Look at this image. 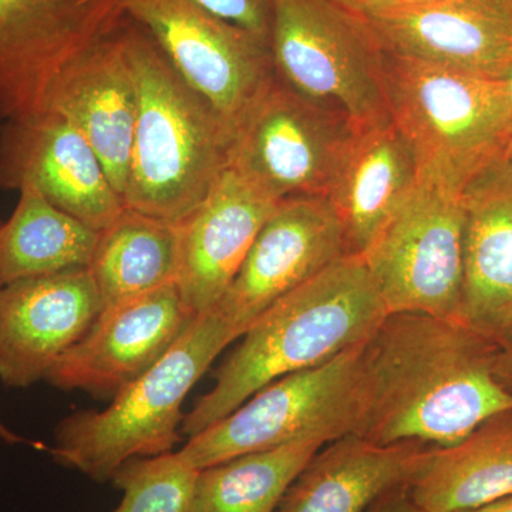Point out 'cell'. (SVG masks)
<instances>
[{
  "label": "cell",
  "mask_w": 512,
  "mask_h": 512,
  "mask_svg": "<svg viewBox=\"0 0 512 512\" xmlns=\"http://www.w3.org/2000/svg\"><path fill=\"white\" fill-rule=\"evenodd\" d=\"M409 491L426 512L476 510L512 494V410L454 446L433 447Z\"/></svg>",
  "instance_id": "cell-22"
},
{
  "label": "cell",
  "mask_w": 512,
  "mask_h": 512,
  "mask_svg": "<svg viewBox=\"0 0 512 512\" xmlns=\"http://www.w3.org/2000/svg\"><path fill=\"white\" fill-rule=\"evenodd\" d=\"M498 163H501L504 165L507 170H510L512 173V140L511 143L508 144L507 150H505L503 158H501Z\"/></svg>",
  "instance_id": "cell-34"
},
{
  "label": "cell",
  "mask_w": 512,
  "mask_h": 512,
  "mask_svg": "<svg viewBox=\"0 0 512 512\" xmlns=\"http://www.w3.org/2000/svg\"><path fill=\"white\" fill-rule=\"evenodd\" d=\"M239 339L215 309L192 320L167 355L104 410H83L57 426L50 456L96 483L134 458L171 453L181 440L183 404L229 343Z\"/></svg>",
  "instance_id": "cell-4"
},
{
  "label": "cell",
  "mask_w": 512,
  "mask_h": 512,
  "mask_svg": "<svg viewBox=\"0 0 512 512\" xmlns=\"http://www.w3.org/2000/svg\"><path fill=\"white\" fill-rule=\"evenodd\" d=\"M366 512H426L414 503L410 495L409 485L394 488L390 493L384 494Z\"/></svg>",
  "instance_id": "cell-28"
},
{
  "label": "cell",
  "mask_w": 512,
  "mask_h": 512,
  "mask_svg": "<svg viewBox=\"0 0 512 512\" xmlns=\"http://www.w3.org/2000/svg\"><path fill=\"white\" fill-rule=\"evenodd\" d=\"M501 346H512V326L511 329L508 330L507 335L504 336Z\"/></svg>",
  "instance_id": "cell-36"
},
{
  "label": "cell",
  "mask_w": 512,
  "mask_h": 512,
  "mask_svg": "<svg viewBox=\"0 0 512 512\" xmlns=\"http://www.w3.org/2000/svg\"><path fill=\"white\" fill-rule=\"evenodd\" d=\"M127 16L153 36L184 82L232 130L275 79L271 45L194 0H123Z\"/></svg>",
  "instance_id": "cell-10"
},
{
  "label": "cell",
  "mask_w": 512,
  "mask_h": 512,
  "mask_svg": "<svg viewBox=\"0 0 512 512\" xmlns=\"http://www.w3.org/2000/svg\"><path fill=\"white\" fill-rule=\"evenodd\" d=\"M350 254L345 229L325 197L279 202L215 311L238 338L285 295Z\"/></svg>",
  "instance_id": "cell-12"
},
{
  "label": "cell",
  "mask_w": 512,
  "mask_h": 512,
  "mask_svg": "<svg viewBox=\"0 0 512 512\" xmlns=\"http://www.w3.org/2000/svg\"><path fill=\"white\" fill-rule=\"evenodd\" d=\"M25 183L97 232L126 208L86 138L57 114L0 123V187Z\"/></svg>",
  "instance_id": "cell-16"
},
{
  "label": "cell",
  "mask_w": 512,
  "mask_h": 512,
  "mask_svg": "<svg viewBox=\"0 0 512 512\" xmlns=\"http://www.w3.org/2000/svg\"><path fill=\"white\" fill-rule=\"evenodd\" d=\"M366 343V342H365ZM363 345L261 390L191 437L178 453L195 470L302 439L356 434L363 410Z\"/></svg>",
  "instance_id": "cell-7"
},
{
  "label": "cell",
  "mask_w": 512,
  "mask_h": 512,
  "mask_svg": "<svg viewBox=\"0 0 512 512\" xmlns=\"http://www.w3.org/2000/svg\"><path fill=\"white\" fill-rule=\"evenodd\" d=\"M197 476L178 451L134 458L111 478L123 493L113 512H195Z\"/></svg>",
  "instance_id": "cell-26"
},
{
  "label": "cell",
  "mask_w": 512,
  "mask_h": 512,
  "mask_svg": "<svg viewBox=\"0 0 512 512\" xmlns=\"http://www.w3.org/2000/svg\"><path fill=\"white\" fill-rule=\"evenodd\" d=\"M352 134L342 111L275 76L235 127L228 167L278 201L326 198Z\"/></svg>",
  "instance_id": "cell-9"
},
{
  "label": "cell",
  "mask_w": 512,
  "mask_h": 512,
  "mask_svg": "<svg viewBox=\"0 0 512 512\" xmlns=\"http://www.w3.org/2000/svg\"><path fill=\"white\" fill-rule=\"evenodd\" d=\"M18 191L15 211L0 224V284L89 268L99 232L57 208L35 185Z\"/></svg>",
  "instance_id": "cell-24"
},
{
  "label": "cell",
  "mask_w": 512,
  "mask_h": 512,
  "mask_svg": "<svg viewBox=\"0 0 512 512\" xmlns=\"http://www.w3.org/2000/svg\"><path fill=\"white\" fill-rule=\"evenodd\" d=\"M123 33L138 100L124 207L180 224L227 170L234 130L140 23L124 16Z\"/></svg>",
  "instance_id": "cell-3"
},
{
  "label": "cell",
  "mask_w": 512,
  "mask_h": 512,
  "mask_svg": "<svg viewBox=\"0 0 512 512\" xmlns=\"http://www.w3.org/2000/svg\"><path fill=\"white\" fill-rule=\"evenodd\" d=\"M382 6L393 5V3H410V2H421V0H380Z\"/></svg>",
  "instance_id": "cell-35"
},
{
  "label": "cell",
  "mask_w": 512,
  "mask_h": 512,
  "mask_svg": "<svg viewBox=\"0 0 512 512\" xmlns=\"http://www.w3.org/2000/svg\"><path fill=\"white\" fill-rule=\"evenodd\" d=\"M123 20L66 66L50 93L46 113L63 117L82 133L121 198L138 107Z\"/></svg>",
  "instance_id": "cell-17"
},
{
  "label": "cell",
  "mask_w": 512,
  "mask_h": 512,
  "mask_svg": "<svg viewBox=\"0 0 512 512\" xmlns=\"http://www.w3.org/2000/svg\"><path fill=\"white\" fill-rule=\"evenodd\" d=\"M464 276L458 320L503 343L512 326V173L497 163L464 191Z\"/></svg>",
  "instance_id": "cell-19"
},
{
  "label": "cell",
  "mask_w": 512,
  "mask_h": 512,
  "mask_svg": "<svg viewBox=\"0 0 512 512\" xmlns=\"http://www.w3.org/2000/svg\"><path fill=\"white\" fill-rule=\"evenodd\" d=\"M463 188L420 171L419 180L362 254L389 313L458 320L464 276Z\"/></svg>",
  "instance_id": "cell-8"
},
{
  "label": "cell",
  "mask_w": 512,
  "mask_h": 512,
  "mask_svg": "<svg viewBox=\"0 0 512 512\" xmlns=\"http://www.w3.org/2000/svg\"><path fill=\"white\" fill-rule=\"evenodd\" d=\"M493 372L497 382L512 394V346H501L495 353Z\"/></svg>",
  "instance_id": "cell-29"
},
{
  "label": "cell",
  "mask_w": 512,
  "mask_h": 512,
  "mask_svg": "<svg viewBox=\"0 0 512 512\" xmlns=\"http://www.w3.org/2000/svg\"><path fill=\"white\" fill-rule=\"evenodd\" d=\"M386 83L390 119L420 171L466 190L503 158L512 140L503 77L386 52Z\"/></svg>",
  "instance_id": "cell-5"
},
{
  "label": "cell",
  "mask_w": 512,
  "mask_h": 512,
  "mask_svg": "<svg viewBox=\"0 0 512 512\" xmlns=\"http://www.w3.org/2000/svg\"><path fill=\"white\" fill-rule=\"evenodd\" d=\"M218 18L248 30L269 43L272 0H194Z\"/></svg>",
  "instance_id": "cell-27"
},
{
  "label": "cell",
  "mask_w": 512,
  "mask_h": 512,
  "mask_svg": "<svg viewBox=\"0 0 512 512\" xmlns=\"http://www.w3.org/2000/svg\"><path fill=\"white\" fill-rule=\"evenodd\" d=\"M511 2H512V0H511Z\"/></svg>",
  "instance_id": "cell-37"
},
{
  "label": "cell",
  "mask_w": 512,
  "mask_h": 512,
  "mask_svg": "<svg viewBox=\"0 0 512 512\" xmlns=\"http://www.w3.org/2000/svg\"><path fill=\"white\" fill-rule=\"evenodd\" d=\"M3 288V285L0 284V289ZM0 441L5 444H9V446H15V444H25L28 443V440L23 439L22 436H19L18 433H15L12 429H9L3 420L0 419Z\"/></svg>",
  "instance_id": "cell-32"
},
{
  "label": "cell",
  "mask_w": 512,
  "mask_h": 512,
  "mask_svg": "<svg viewBox=\"0 0 512 512\" xmlns=\"http://www.w3.org/2000/svg\"><path fill=\"white\" fill-rule=\"evenodd\" d=\"M197 316L175 282L101 309L83 338L50 369L46 382L63 392L113 399L167 355Z\"/></svg>",
  "instance_id": "cell-13"
},
{
  "label": "cell",
  "mask_w": 512,
  "mask_h": 512,
  "mask_svg": "<svg viewBox=\"0 0 512 512\" xmlns=\"http://www.w3.org/2000/svg\"><path fill=\"white\" fill-rule=\"evenodd\" d=\"M124 15L123 0H0V123L45 116L66 66Z\"/></svg>",
  "instance_id": "cell-11"
},
{
  "label": "cell",
  "mask_w": 512,
  "mask_h": 512,
  "mask_svg": "<svg viewBox=\"0 0 512 512\" xmlns=\"http://www.w3.org/2000/svg\"><path fill=\"white\" fill-rule=\"evenodd\" d=\"M180 224L124 208L99 232L89 269L101 309L177 281Z\"/></svg>",
  "instance_id": "cell-23"
},
{
  "label": "cell",
  "mask_w": 512,
  "mask_h": 512,
  "mask_svg": "<svg viewBox=\"0 0 512 512\" xmlns=\"http://www.w3.org/2000/svg\"><path fill=\"white\" fill-rule=\"evenodd\" d=\"M463 512H512V494L500 498L494 503L484 505V507L476 508V510Z\"/></svg>",
  "instance_id": "cell-31"
},
{
  "label": "cell",
  "mask_w": 512,
  "mask_h": 512,
  "mask_svg": "<svg viewBox=\"0 0 512 512\" xmlns=\"http://www.w3.org/2000/svg\"><path fill=\"white\" fill-rule=\"evenodd\" d=\"M387 313L362 255L343 256L252 322L214 387L185 414L181 433L191 439L266 384L363 345Z\"/></svg>",
  "instance_id": "cell-2"
},
{
  "label": "cell",
  "mask_w": 512,
  "mask_h": 512,
  "mask_svg": "<svg viewBox=\"0 0 512 512\" xmlns=\"http://www.w3.org/2000/svg\"><path fill=\"white\" fill-rule=\"evenodd\" d=\"M279 202L228 167L180 222L175 284L194 315L212 311L221 301Z\"/></svg>",
  "instance_id": "cell-18"
},
{
  "label": "cell",
  "mask_w": 512,
  "mask_h": 512,
  "mask_svg": "<svg viewBox=\"0 0 512 512\" xmlns=\"http://www.w3.org/2000/svg\"><path fill=\"white\" fill-rule=\"evenodd\" d=\"M413 148L393 121L355 130L326 195L345 229L350 254L362 255L419 180Z\"/></svg>",
  "instance_id": "cell-21"
},
{
  "label": "cell",
  "mask_w": 512,
  "mask_h": 512,
  "mask_svg": "<svg viewBox=\"0 0 512 512\" xmlns=\"http://www.w3.org/2000/svg\"><path fill=\"white\" fill-rule=\"evenodd\" d=\"M500 348L460 320L387 313L362 350L357 436L377 444L460 443L512 410V394L493 372Z\"/></svg>",
  "instance_id": "cell-1"
},
{
  "label": "cell",
  "mask_w": 512,
  "mask_h": 512,
  "mask_svg": "<svg viewBox=\"0 0 512 512\" xmlns=\"http://www.w3.org/2000/svg\"><path fill=\"white\" fill-rule=\"evenodd\" d=\"M392 55L504 77L512 69L511 0H421L367 15Z\"/></svg>",
  "instance_id": "cell-15"
},
{
  "label": "cell",
  "mask_w": 512,
  "mask_h": 512,
  "mask_svg": "<svg viewBox=\"0 0 512 512\" xmlns=\"http://www.w3.org/2000/svg\"><path fill=\"white\" fill-rule=\"evenodd\" d=\"M319 439L254 451L198 471L195 512H276L291 485L325 446Z\"/></svg>",
  "instance_id": "cell-25"
},
{
  "label": "cell",
  "mask_w": 512,
  "mask_h": 512,
  "mask_svg": "<svg viewBox=\"0 0 512 512\" xmlns=\"http://www.w3.org/2000/svg\"><path fill=\"white\" fill-rule=\"evenodd\" d=\"M101 312L89 268L20 279L0 289V382L28 389L83 338Z\"/></svg>",
  "instance_id": "cell-14"
},
{
  "label": "cell",
  "mask_w": 512,
  "mask_h": 512,
  "mask_svg": "<svg viewBox=\"0 0 512 512\" xmlns=\"http://www.w3.org/2000/svg\"><path fill=\"white\" fill-rule=\"evenodd\" d=\"M505 99H507L508 110H510L512 120V69L508 70L503 77Z\"/></svg>",
  "instance_id": "cell-33"
},
{
  "label": "cell",
  "mask_w": 512,
  "mask_h": 512,
  "mask_svg": "<svg viewBox=\"0 0 512 512\" xmlns=\"http://www.w3.org/2000/svg\"><path fill=\"white\" fill-rule=\"evenodd\" d=\"M269 45L278 79L355 130L392 120L386 50L367 16L332 0H272Z\"/></svg>",
  "instance_id": "cell-6"
},
{
  "label": "cell",
  "mask_w": 512,
  "mask_h": 512,
  "mask_svg": "<svg viewBox=\"0 0 512 512\" xmlns=\"http://www.w3.org/2000/svg\"><path fill=\"white\" fill-rule=\"evenodd\" d=\"M338 3L343 8L352 10V12L360 13V15L367 16L373 10L380 8L382 2L380 0H332Z\"/></svg>",
  "instance_id": "cell-30"
},
{
  "label": "cell",
  "mask_w": 512,
  "mask_h": 512,
  "mask_svg": "<svg viewBox=\"0 0 512 512\" xmlns=\"http://www.w3.org/2000/svg\"><path fill=\"white\" fill-rule=\"evenodd\" d=\"M431 450L421 443L340 437L313 456L276 512H366L384 494L412 483Z\"/></svg>",
  "instance_id": "cell-20"
}]
</instances>
